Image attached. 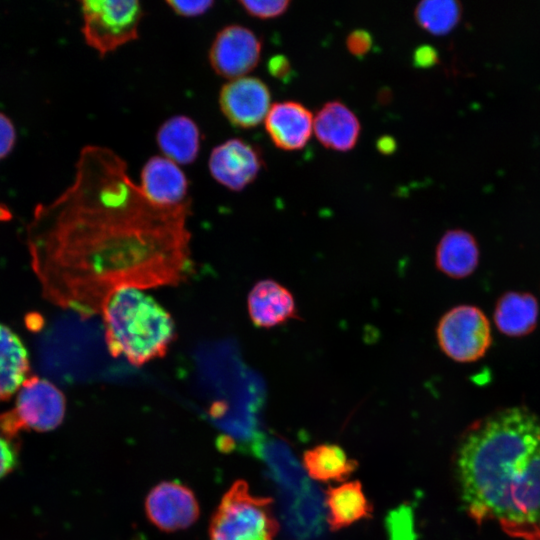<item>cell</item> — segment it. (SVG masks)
<instances>
[{"instance_id":"277c9868","label":"cell","mask_w":540,"mask_h":540,"mask_svg":"<svg viewBox=\"0 0 540 540\" xmlns=\"http://www.w3.org/2000/svg\"><path fill=\"white\" fill-rule=\"evenodd\" d=\"M264 455L284 498V518L299 539L316 537L323 528L322 500L289 447L280 441L266 445Z\"/></svg>"},{"instance_id":"7402d4cb","label":"cell","mask_w":540,"mask_h":540,"mask_svg":"<svg viewBox=\"0 0 540 540\" xmlns=\"http://www.w3.org/2000/svg\"><path fill=\"white\" fill-rule=\"evenodd\" d=\"M303 461L308 474L319 481L345 480L357 466L342 448L333 444H322L307 450Z\"/></svg>"},{"instance_id":"1f68e13d","label":"cell","mask_w":540,"mask_h":540,"mask_svg":"<svg viewBox=\"0 0 540 540\" xmlns=\"http://www.w3.org/2000/svg\"><path fill=\"white\" fill-rule=\"evenodd\" d=\"M377 148L383 154H390L396 148L395 140L390 136H384L378 139Z\"/></svg>"},{"instance_id":"8fae6325","label":"cell","mask_w":540,"mask_h":540,"mask_svg":"<svg viewBox=\"0 0 540 540\" xmlns=\"http://www.w3.org/2000/svg\"><path fill=\"white\" fill-rule=\"evenodd\" d=\"M219 105L232 125L249 129L265 120L271 107V93L261 79L244 76L222 86Z\"/></svg>"},{"instance_id":"3957f363","label":"cell","mask_w":540,"mask_h":540,"mask_svg":"<svg viewBox=\"0 0 540 540\" xmlns=\"http://www.w3.org/2000/svg\"><path fill=\"white\" fill-rule=\"evenodd\" d=\"M101 316L108 352L134 366L163 357L175 337L171 315L140 289L123 288L113 293Z\"/></svg>"},{"instance_id":"5b68a950","label":"cell","mask_w":540,"mask_h":540,"mask_svg":"<svg viewBox=\"0 0 540 540\" xmlns=\"http://www.w3.org/2000/svg\"><path fill=\"white\" fill-rule=\"evenodd\" d=\"M277 531L272 500L253 495L244 480L226 491L209 524L210 540H274Z\"/></svg>"},{"instance_id":"7a4b0ae2","label":"cell","mask_w":540,"mask_h":540,"mask_svg":"<svg viewBox=\"0 0 540 540\" xmlns=\"http://www.w3.org/2000/svg\"><path fill=\"white\" fill-rule=\"evenodd\" d=\"M455 472L468 515L508 536L540 540V417L525 407L497 410L462 434Z\"/></svg>"},{"instance_id":"4316f807","label":"cell","mask_w":540,"mask_h":540,"mask_svg":"<svg viewBox=\"0 0 540 540\" xmlns=\"http://www.w3.org/2000/svg\"><path fill=\"white\" fill-rule=\"evenodd\" d=\"M346 46L352 55L364 56L372 47V36L366 30H354L347 36Z\"/></svg>"},{"instance_id":"6da1fadb","label":"cell","mask_w":540,"mask_h":540,"mask_svg":"<svg viewBox=\"0 0 540 540\" xmlns=\"http://www.w3.org/2000/svg\"><path fill=\"white\" fill-rule=\"evenodd\" d=\"M189 214L190 200L152 202L117 153L85 146L72 184L28 229L44 296L88 319L120 289L181 284L193 268Z\"/></svg>"},{"instance_id":"ba28073f","label":"cell","mask_w":540,"mask_h":540,"mask_svg":"<svg viewBox=\"0 0 540 540\" xmlns=\"http://www.w3.org/2000/svg\"><path fill=\"white\" fill-rule=\"evenodd\" d=\"M436 337L443 353L460 363L479 360L492 343L488 318L472 305H458L447 311L437 324Z\"/></svg>"},{"instance_id":"7c38bea8","label":"cell","mask_w":540,"mask_h":540,"mask_svg":"<svg viewBox=\"0 0 540 540\" xmlns=\"http://www.w3.org/2000/svg\"><path fill=\"white\" fill-rule=\"evenodd\" d=\"M263 165L259 150L238 138L214 147L208 160L211 176L232 191H241L258 176Z\"/></svg>"},{"instance_id":"2e32d148","label":"cell","mask_w":540,"mask_h":540,"mask_svg":"<svg viewBox=\"0 0 540 540\" xmlns=\"http://www.w3.org/2000/svg\"><path fill=\"white\" fill-rule=\"evenodd\" d=\"M313 131L318 141L326 148L347 152L358 142L361 125L354 114L343 102H326L314 117Z\"/></svg>"},{"instance_id":"8992f818","label":"cell","mask_w":540,"mask_h":540,"mask_svg":"<svg viewBox=\"0 0 540 540\" xmlns=\"http://www.w3.org/2000/svg\"><path fill=\"white\" fill-rule=\"evenodd\" d=\"M82 33L100 56L138 38L143 9L137 0H83Z\"/></svg>"},{"instance_id":"44dd1931","label":"cell","mask_w":540,"mask_h":540,"mask_svg":"<svg viewBox=\"0 0 540 540\" xmlns=\"http://www.w3.org/2000/svg\"><path fill=\"white\" fill-rule=\"evenodd\" d=\"M327 521L332 530L345 528L371 516L372 506L360 482L353 481L327 491Z\"/></svg>"},{"instance_id":"d4e9b609","label":"cell","mask_w":540,"mask_h":540,"mask_svg":"<svg viewBox=\"0 0 540 540\" xmlns=\"http://www.w3.org/2000/svg\"><path fill=\"white\" fill-rule=\"evenodd\" d=\"M391 540H414L411 512L401 508L392 513L388 519Z\"/></svg>"},{"instance_id":"603a6c76","label":"cell","mask_w":540,"mask_h":540,"mask_svg":"<svg viewBox=\"0 0 540 540\" xmlns=\"http://www.w3.org/2000/svg\"><path fill=\"white\" fill-rule=\"evenodd\" d=\"M462 5L456 0H424L414 10L416 23L426 32L442 36L460 22Z\"/></svg>"},{"instance_id":"cb8c5ba5","label":"cell","mask_w":540,"mask_h":540,"mask_svg":"<svg viewBox=\"0 0 540 540\" xmlns=\"http://www.w3.org/2000/svg\"><path fill=\"white\" fill-rule=\"evenodd\" d=\"M239 4L252 17L272 19L281 16L290 5L288 0L249 1L240 0Z\"/></svg>"},{"instance_id":"484cf974","label":"cell","mask_w":540,"mask_h":540,"mask_svg":"<svg viewBox=\"0 0 540 540\" xmlns=\"http://www.w3.org/2000/svg\"><path fill=\"white\" fill-rule=\"evenodd\" d=\"M166 3L177 14L183 17H195L206 13L214 4L211 0L181 1L168 0Z\"/></svg>"},{"instance_id":"4fadbf2b","label":"cell","mask_w":540,"mask_h":540,"mask_svg":"<svg viewBox=\"0 0 540 540\" xmlns=\"http://www.w3.org/2000/svg\"><path fill=\"white\" fill-rule=\"evenodd\" d=\"M264 124L267 134L277 148L296 151L309 141L314 117L303 104L289 100L273 104Z\"/></svg>"},{"instance_id":"30bf717a","label":"cell","mask_w":540,"mask_h":540,"mask_svg":"<svg viewBox=\"0 0 540 540\" xmlns=\"http://www.w3.org/2000/svg\"><path fill=\"white\" fill-rule=\"evenodd\" d=\"M149 521L164 532H175L193 525L200 514L194 492L176 481H163L145 499Z\"/></svg>"},{"instance_id":"9c48e42d","label":"cell","mask_w":540,"mask_h":540,"mask_svg":"<svg viewBox=\"0 0 540 540\" xmlns=\"http://www.w3.org/2000/svg\"><path fill=\"white\" fill-rule=\"evenodd\" d=\"M261 51L262 42L252 30L232 24L217 33L208 57L215 73L233 80L246 76L258 65Z\"/></svg>"},{"instance_id":"e0dca14e","label":"cell","mask_w":540,"mask_h":540,"mask_svg":"<svg viewBox=\"0 0 540 540\" xmlns=\"http://www.w3.org/2000/svg\"><path fill=\"white\" fill-rule=\"evenodd\" d=\"M479 256V246L474 236L462 229H452L438 242L435 262L437 269L445 275L462 279L475 271Z\"/></svg>"},{"instance_id":"52a82bcc","label":"cell","mask_w":540,"mask_h":540,"mask_svg":"<svg viewBox=\"0 0 540 540\" xmlns=\"http://www.w3.org/2000/svg\"><path fill=\"white\" fill-rule=\"evenodd\" d=\"M65 410L63 393L50 381L33 376L18 390L14 409L0 416V431L8 437L22 429L50 431L61 424Z\"/></svg>"},{"instance_id":"ac0fdd59","label":"cell","mask_w":540,"mask_h":540,"mask_svg":"<svg viewBox=\"0 0 540 540\" xmlns=\"http://www.w3.org/2000/svg\"><path fill=\"white\" fill-rule=\"evenodd\" d=\"M200 137L199 127L190 117L176 115L161 124L156 142L164 157L186 165L198 157Z\"/></svg>"},{"instance_id":"4dcf8cb0","label":"cell","mask_w":540,"mask_h":540,"mask_svg":"<svg viewBox=\"0 0 540 540\" xmlns=\"http://www.w3.org/2000/svg\"><path fill=\"white\" fill-rule=\"evenodd\" d=\"M438 62V53L436 49L430 45H422L418 47L413 54V63L420 68H428Z\"/></svg>"},{"instance_id":"f546056e","label":"cell","mask_w":540,"mask_h":540,"mask_svg":"<svg viewBox=\"0 0 540 540\" xmlns=\"http://www.w3.org/2000/svg\"><path fill=\"white\" fill-rule=\"evenodd\" d=\"M267 68L269 73L280 80H286L290 77L292 69L289 60L284 55H274L268 61Z\"/></svg>"},{"instance_id":"ffe728a7","label":"cell","mask_w":540,"mask_h":540,"mask_svg":"<svg viewBox=\"0 0 540 540\" xmlns=\"http://www.w3.org/2000/svg\"><path fill=\"white\" fill-rule=\"evenodd\" d=\"M29 372V355L19 336L0 323V402L20 389Z\"/></svg>"},{"instance_id":"f1b7e54d","label":"cell","mask_w":540,"mask_h":540,"mask_svg":"<svg viewBox=\"0 0 540 540\" xmlns=\"http://www.w3.org/2000/svg\"><path fill=\"white\" fill-rule=\"evenodd\" d=\"M16 463L17 455L13 446L0 436V478L11 472Z\"/></svg>"},{"instance_id":"9a60e30c","label":"cell","mask_w":540,"mask_h":540,"mask_svg":"<svg viewBox=\"0 0 540 540\" xmlns=\"http://www.w3.org/2000/svg\"><path fill=\"white\" fill-rule=\"evenodd\" d=\"M252 323L261 328H272L297 317L293 294L272 279L258 281L247 298Z\"/></svg>"},{"instance_id":"5bb4252c","label":"cell","mask_w":540,"mask_h":540,"mask_svg":"<svg viewBox=\"0 0 540 540\" xmlns=\"http://www.w3.org/2000/svg\"><path fill=\"white\" fill-rule=\"evenodd\" d=\"M140 188L154 203L176 206L186 202L188 180L178 164L164 156H153L141 170Z\"/></svg>"},{"instance_id":"83f0119b","label":"cell","mask_w":540,"mask_h":540,"mask_svg":"<svg viewBox=\"0 0 540 540\" xmlns=\"http://www.w3.org/2000/svg\"><path fill=\"white\" fill-rule=\"evenodd\" d=\"M16 140V131L11 119L0 112V159L12 150Z\"/></svg>"},{"instance_id":"d6986e66","label":"cell","mask_w":540,"mask_h":540,"mask_svg":"<svg viewBox=\"0 0 540 540\" xmlns=\"http://www.w3.org/2000/svg\"><path fill=\"white\" fill-rule=\"evenodd\" d=\"M538 301L527 292L509 291L497 300L494 322L498 330L510 337L530 334L537 325Z\"/></svg>"}]
</instances>
